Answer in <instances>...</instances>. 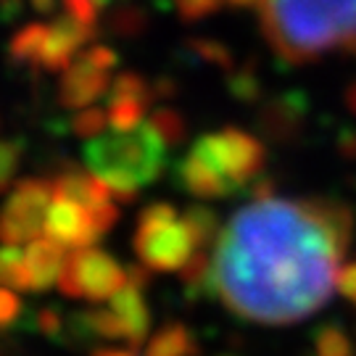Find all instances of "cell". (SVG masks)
I'll list each match as a JSON object with an SVG mask.
<instances>
[{
  "mask_svg": "<svg viewBox=\"0 0 356 356\" xmlns=\"http://www.w3.org/2000/svg\"><path fill=\"white\" fill-rule=\"evenodd\" d=\"M354 235V211L335 198H256L219 232L216 296L259 325H293L330 301Z\"/></svg>",
  "mask_w": 356,
  "mask_h": 356,
  "instance_id": "1",
  "label": "cell"
},
{
  "mask_svg": "<svg viewBox=\"0 0 356 356\" xmlns=\"http://www.w3.org/2000/svg\"><path fill=\"white\" fill-rule=\"evenodd\" d=\"M261 32L285 64L356 45V0H261Z\"/></svg>",
  "mask_w": 356,
  "mask_h": 356,
  "instance_id": "2",
  "label": "cell"
},
{
  "mask_svg": "<svg viewBox=\"0 0 356 356\" xmlns=\"http://www.w3.org/2000/svg\"><path fill=\"white\" fill-rule=\"evenodd\" d=\"M169 143L159 135V129L148 124H138L127 132L101 135L85 145V164L101 177L114 198L119 201H135L140 188H148L161 177L169 159H166Z\"/></svg>",
  "mask_w": 356,
  "mask_h": 356,
  "instance_id": "3",
  "label": "cell"
},
{
  "mask_svg": "<svg viewBox=\"0 0 356 356\" xmlns=\"http://www.w3.org/2000/svg\"><path fill=\"white\" fill-rule=\"evenodd\" d=\"M198 243L193 238L185 219H179L172 204H151L140 211L138 232H135V251L145 267L159 272L182 269L188 259L195 254Z\"/></svg>",
  "mask_w": 356,
  "mask_h": 356,
  "instance_id": "4",
  "label": "cell"
},
{
  "mask_svg": "<svg viewBox=\"0 0 356 356\" xmlns=\"http://www.w3.org/2000/svg\"><path fill=\"white\" fill-rule=\"evenodd\" d=\"M209 169H214L227 182L232 193L243 191L248 182H256L264 172L267 153L254 135L238 127H225L219 132L201 135L191 148Z\"/></svg>",
  "mask_w": 356,
  "mask_h": 356,
  "instance_id": "5",
  "label": "cell"
},
{
  "mask_svg": "<svg viewBox=\"0 0 356 356\" xmlns=\"http://www.w3.org/2000/svg\"><path fill=\"white\" fill-rule=\"evenodd\" d=\"M129 282V275L122 269L111 254L101 248H76L66 259V267L58 277V291L69 298L103 301L116 296Z\"/></svg>",
  "mask_w": 356,
  "mask_h": 356,
  "instance_id": "6",
  "label": "cell"
},
{
  "mask_svg": "<svg viewBox=\"0 0 356 356\" xmlns=\"http://www.w3.org/2000/svg\"><path fill=\"white\" fill-rule=\"evenodd\" d=\"M53 198V185L48 179L26 177L16 182L13 193L0 209V241L6 245L35 241L45 229L48 204Z\"/></svg>",
  "mask_w": 356,
  "mask_h": 356,
  "instance_id": "7",
  "label": "cell"
},
{
  "mask_svg": "<svg viewBox=\"0 0 356 356\" xmlns=\"http://www.w3.org/2000/svg\"><path fill=\"white\" fill-rule=\"evenodd\" d=\"M153 82L138 72H122L111 82V90L106 92V108H108V124L116 132H127L140 124L145 108L151 106Z\"/></svg>",
  "mask_w": 356,
  "mask_h": 356,
  "instance_id": "8",
  "label": "cell"
},
{
  "mask_svg": "<svg viewBox=\"0 0 356 356\" xmlns=\"http://www.w3.org/2000/svg\"><path fill=\"white\" fill-rule=\"evenodd\" d=\"M108 69L98 66L88 53H79L76 61L64 72L61 79V92H58V103L64 108H88L92 101H98L111 90V79H108Z\"/></svg>",
  "mask_w": 356,
  "mask_h": 356,
  "instance_id": "9",
  "label": "cell"
},
{
  "mask_svg": "<svg viewBox=\"0 0 356 356\" xmlns=\"http://www.w3.org/2000/svg\"><path fill=\"white\" fill-rule=\"evenodd\" d=\"M45 232L58 243L72 245V248H88V245L101 241L98 229L92 225L90 209L74 204V201H66V198H56L48 209Z\"/></svg>",
  "mask_w": 356,
  "mask_h": 356,
  "instance_id": "10",
  "label": "cell"
},
{
  "mask_svg": "<svg viewBox=\"0 0 356 356\" xmlns=\"http://www.w3.org/2000/svg\"><path fill=\"white\" fill-rule=\"evenodd\" d=\"M95 38V26L82 24L72 16H61L51 24L48 40H45V48H42V58H40V69H48V72H64L74 64L72 58L76 56V51Z\"/></svg>",
  "mask_w": 356,
  "mask_h": 356,
  "instance_id": "11",
  "label": "cell"
},
{
  "mask_svg": "<svg viewBox=\"0 0 356 356\" xmlns=\"http://www.w3.org/2000/svg\"><path fill=\"white\" fill-rule=\"evenodd\" d=\"M172 175H175L179 191L191 193L195 198H227V195H232L227 182L219 177L214 169H209L193 151H188L179 159L172 169Z\"/></svg>",
  "mask_w": 356,
  "mask_h": 356,
  "instance_id": "12",
  "label": "cell"
},
{
  "mask_svg": "<svg viewBox=\"0 0 356 356\" xmlns=\"http://www.w3.org/2000/svg\"><path fill=\"white\" fill-rule=\"evenodd\" d=\"M306 114V103L298 92H288L280 95L272 103H267L259 114V124L264 129V135H269L272 140H293L301 129V119Z\"/></svg>",
  "mask_w": 356,
  "mask_h": 356,
  "instance_id": "13",
  "label": "cell"
},
{
  "mask_svg": "<svg viewBox=\"0 0 356 356\" xmlns=\"http://www.w3.org/2000/svg\"><path fill=\"white\" fill-rule=\"evenodd\" d=\"M66 248L64 243H58L56 238H35L29 241L26 248V261L32 269V282L35 291H48L51 285L58 282L61 272L66 267Z\"/></svg>",
  "mask_w": 356,
  "mask_h": 356,
  "instance_id": "14",
  "label": "cell"
},
{
  "mask_svg": "<svg viewBox=\"0 0 356 356\" xmlns=\"http://www.w3.org/2000/svg\"><path fill=\"white\" fill-rule=\"evenodd\" d=\"M111 309L124 322L129 346H140L151 330V312H148L145 298H143V288L127 282L116 296H111Z\"/></svg>",
  "mask_w": 356,
  "mask_h": 356,
  "instance_id": "15",
  "label": "cell"
},
{
  "mask_svg": "<svg viewBox=\"0 0 356 356\" xmlns=\"http://www.w3.org/2000/svg\"><path fill=\"white\" fill-rule=\"evenodd\" d=\"M69 335L76 341H114V338H127L124 322L119 319L114 309H90V312H76L69 317Z\"/></svg>",
  "mask_w": 356,
  "mask_h": 356,
  "instance_id": "16",
  "label": "cell"
},
{
  "mask_svg": "<svg viewBox=\"0 0 356 356\" xmlns=\"http://www.w3.org/2000/svg\"><path fill=\"white\" fill-rule=\"evenodd\" d=\"M198 343L188 325L182 322H169L151 338L145 346V356H195Z\"/></svg>",
  "mask_w": 356,
  "mask_h": 356,
  "instance_id": "17",
  "label": "cell"
},
{
  "mask_svg": "<svg viewBox=\"0 0 356 356\" xmlns=\"http://www.w3.org/2000/svg\"><path fill=\"white\" fill-rule=\"evenodd\" d=\"M182 277V288L185 296L195 301V298H206L216 293V275H214V256H209L206 251H198L188 259V264L179 272Z\"/></svg>",
  "mask_w": 356,
  "mask_h": 356,
  "instance_id": "18",
  "label": "cell"
},
{
  "mask_svg": "<svg viewBox=\"0 0 356 356\" xmlns=\"http://www.w3.org/2000/svg\"><path fill=\"white\" fill-rule=\"evenodd\" d=\"M51 26L32 22L24 24L8 42V56H11L13 64H24V66H40L42 58V48H45V40H48Z\"/></svg>",
  "mask_w": 356,
  "mask_h": 356,
  "instance_id": "19",
  "label": "cell"
},
{
  "mask_svg": "<svg viewBox=\"0 0 356 356\" xmlns=\"http://www.w3.org/2000/svg\"><path fill=\"white\" fill-rule=\"evenodd\" d=\"M0 285L16 288V291H35L26 254H22L16 245L0 248Z\"/></svg>",
  "mask_w": 356,
  "mask_h": 356,
  "instance_id": "20",
  "label": "cell"
},
{
  "mask_svg": "<svg viewBox=\"0 0 356 356\" xmlns=\"http://www.w3.org/2000/svg\"><path fill=\"white\" fill-rule=\"evenodd\" d=\"M314 356H356V348L341 325L325 322L314 330Z\"/></svg>",
  "mask_w": 356,
  "mask_h": 356,
  "instance_id": "21",
  "label": "cell"
},
{
  "mask_svg": "<svg viewBox=\"0 0 356 356\" xmlns=\"http://www.w3.org/2000/svg\"><path fill=\"white\" fill-rule=\"evenodd\" d=\"M182 219L188 222V227H191L198 248H209V245H214V241H219V235H216L219 222H216V214L211 209H206V206H191Z\"/></svg>",
  "mask_w": 356,
  "mask_h": 356,
  "instance_id": "22",
  "label": "cell"
},
{
  "mask_svg": "<svg viewBox=\"0 0 356 356\" xmlns=\"http://www.w3.org/2000/svg\"><path fill=\"white\" fill-rule=\"evenodd\" d=\"M108 26L111 32L122 35V38H138L148 29V16L143 11L140 6H132V3H124L111 11L108 16Z\"/></svg>",
  "mask_w": 356,
  "mask_h": 356,
  "instance_id": "23",
  "label": "cell"
},
{
  "mask_svg": "<svg viewBox=\"0 0 356 356\" xmlns=\"http://www.w3.org/2000/svg\"><path fill=\"white\" fill-rule=\"evenodd\" d=\"M108 124V111L103 108H95V106H88V108H79L72 119L66 129L72 135H79V138H98L103 129Z\"/></svg>",
  "mask_w": 356,
  "mask_h": 356,
  "instance_id": "24",
  "label": "cell"
},
{
  "mask_svg": "<svg viewBox=\"0 0 356 356\" xmlns=\"http://www.w3.org/2000/svg\"><path fill=\"white\" fill-rule=\"evenodd\" d=\"M151 124L159 129V135L164 138L169 145H177V143L185 140V119L177 108H169V106H161L151 114Z\"/></svg>",
  "mask_w": 356,
  "mask_h": 356,
  "instance_id": "25",
  "label": "cell"
},
{
  "mask_svg": "<svg viewBox=\"0 0 356 356\" xmlns=\"http://www.w3.org/2000/svg\"><path fill=\"white\" fill-rule=\"evenodd\" d=\"M188 51H191L193 56H198L201 61H206V64L219 66V69H225V72H232V69H235V58H232V53H229L222 42L195 38L188 42Z\"/></svg>",
  "mask_w": 356,
  "mask_h": 356,
  "instance_id": "26",
  "label": "cell"
},
{
  "mask_svg": "<svg viewBox=\"0 0 356 356\" xmlns=\"http://www.w3.org/2000/svg\"><path fill=\"white\" fill-rule=\"evenodd\" d=\"M26 319V309L22 298L11 293L6 285H0V332H8L22 327Z\"/></svg>",
  "mask_w": 356,
  "mask_h": 356,
  "instance_id": "27",
  "label": "cell"
},
{
  "mask_svg": "<svg viewBox=\"0 0 356 356\" xmlns=\"http://www.w3.org/2000/svg\"><path fill=\"white\" fill-rule=\"evenodd\" d=\"M22 153H24V140L22 138L0 140V193L11 185L13 175L19 169V161H22Z\"/></svg>",
  "mask_w": 356,
  "mask_h": 356,
  "instance_id": "28",
  "label": "cell"
},
{
  "mask_svg": "<svg viewBox=\"0 0 356 356\" xmlns=\"http://www.w3.org/2000/svg\"><path fill=\"white\" fill-rule=\"evenodd\" d=\"M32 325H35V330L42 332L45 338H53V341L64 338V330L69 327L66 317L56 309V306H45V309H40L38 314L32 317Z\"/></svg>",
  "mask_w": 356,
  "mask_h": 356,
  "instance_id": "29",
  "label": "cell"
},
{
  "mask_svg": "<svg viewBox=\"0 0 356 356\" xmlns=\"http://www.w3.org/2000/svg\"><path fill=\"white\" fill-rule=\"evenodd\" d=\"M229 90H232V95L238 98V101H245L251 103L256 101V95H259V82H256V74L251 66H235L232 72H229Z\"/></svg>",
  "mask_w": 356,
  "mask_h": 356,
  "instance_id": "30",
  "label": "cell"
},
{
  "mask_svg": "<svg viewBox=\"0 0 356 356\" xmlns=\"http://www.w3.org/2000/svg\"><path fill=\"white\" fill-rule=\"evenodd\" d=\"M172 3H175L179 19H182L185 24L201 22V19L219 11V6H222V0H172Z\"/></svg>",
  "mask_w": 356,
  "mask_h": 356,
  "instance_id": "31",
  "label": "cell"
},
{
  "mask_svg": "<svg viewBox=\"0 0 356 356\" xmlns=\"http://www.w3.org/2000/svg\"><path fill=\"white\" fill-rule=\"evenodd\" d=\"M61 3H64L66 16H72V19L90 26H95L101 8L108 6V0H61Z\"/></svg>",
  "mask_w": 356,
  "mask_h": 356,
  "instance_id": "32",
  "label": "cell"
},
{
  "mask_svg": "<svg viewBox=\"0 0 356 356\" xmlns=\"http://www.w3.org/2000/svg\"><path fill=\"white\" fill-rule=\"evenodd\" d=\"M338 291H341V296H343L348 304L356 306V261L346 264L338 272Z\"/></svg>",
  "mask_w": 356,
  "mask_h": 356,
  "instance_id": "33",
  "label": "cell"
},
{
  "mask_svg": "<svg viewBox=\"0 0 356 356\" xmlns=\"http://www.w3.org/2000/svg\"><path fill=\"white\" fill-rule=\"evenodd\" d=\"M129 275V282L132 285H138V288H145L148 282H151V267H145V264H132V267L127 269Z\"/></svg>",
  "mask_w": 356,
  "mask_h": 356,
  "instance_id": "34",
  "label": "cell"
},
{
  "mask_svg": "<svg viewBox=\"0 0 356 356\" xmlns=\"http://www.w3.org/2000/svg\"><path fill=\"white\" fill-rule=\"evenodd\" d=\"M232 8H261V0H225Z\"/></svg>",
  "mask_w": 356,
  "mask_h": 356,
  "instance_id": "35",
  "label": "cell"
},
{
  "mask_svg": "<svg viewBox=\"0 0 356 356\" xmlns=\"http://www.w3.org/2000/svg\"><path fill=\"white\" fill-rule=\"evenodd\" d=\"M29 3H32V8L40 13H51L53 6H56V0H29Z\"/></svg>",
  "mask_w": 356,
  "mask_h": 356,
  "instance_id": "36",
  "label": "cell"
},
{
  "mask_svg": "<svg viewBox=\"0 0 356 356\" xmlns=\"http://www.w3.org/2000/svg\"><path fill=\"white\" fill-rule=\"evenodd\" d=\"M346 103H348V108L356 114V82L348 88V92H346Z\"/></svg>",
  "mask_w": 356,
  "mask_h": 356,
  "instance_id": "37",
  "label": "cell"
},
{
  "mask_svg": "<svg viewBox=\"0 0 356 356\" xmlns=\"http://www.w3.org/2000/svg\"><path fill=\"white\" fill-rule=\"evenodd\" d=\"M92 356H135V354H129V351H116V348H101V351H95Z\"/></svg>",
  "mask_w": 356,
  "mask_h": 356,
  "instance_id": "38",
  "label": "cell"
}]
</instances>
